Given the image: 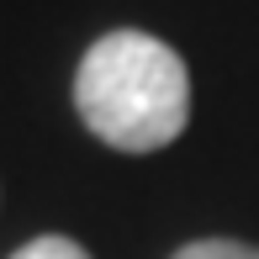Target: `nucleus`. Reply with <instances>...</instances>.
<instances>
[{
  "label": "nucleus",
  "mask_w": 259,
  "mask_h": 259,
  "mask_svg": "<svg viewBox=\"0 0 259 259\" xmlns=\"http://www.w3.org/2000/svg\"><path fill=\"white\" fill-rule=\"evenodd\" d=\"M175 259H259V249L238 238H201V243H185Z\"/></svg>",
  "instance_id": "f03ea898"
},
{
  "label": "nucleus",
  "mask_w": 259,
  "mask_h": 259,
  "mask_svg": "<svg viewBox=\"0 0 259 259\" xmlns=\"http://www.w3.org/2000/svg\"><path fill=\"white\" fill-rule=\"evenodd\" d=\"M11 259H90L85 249H79L74 238H58V233H48V238H32V243H21Z\"/></svg>",
  "instance_id": "7ed1b4c3"
},
{
  "label": "nucleus",
  "mask_w": 259,
  "mask_h": 259,
  "mask_svg": "<svg viewBox=\"0 0 259 259\" xmlns=\"http://www.w3.org/2000/svg\"><path fill=\"white\" fill-rule=\"evenodd\" d=\"M74 106L101 143L122 154H154L191 122V74L169 42L148 32H106L74 74Z\"/></svg>",
  "instance_id": "f257e3e1"
}]
</instances>
